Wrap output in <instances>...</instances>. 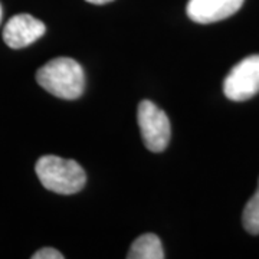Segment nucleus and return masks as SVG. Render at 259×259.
Here are the masks:
<instances>
[{"mask_svg": "<svg viewBox=\"0 0 259 259\" xmlns=\"http://www.w3.org/2000/svg\"><path fill=\"white\" fill-rule=\"evenodd\" d=\"M37 83L62 100H76L85 90V74L72 58H55L36 72Z\"/></svg>", "mask_w": 259, "mask_h": 259, "instance_id": "f257e3e1", "label": "nucleus"}, {"mask_svg": "<svg viewBox=\"0 0 259 259\" xmlns=\"http://www.w3.org/2000/svg\"><path fill=\"white\" fill-rule=\"evenodd\" d=\"M35 170L42 186L54 193L75 194L87 183V173L75 160L44 156L36 161Z\"/></svg>", "mask_w": 259, "mask_h": 259, "instance_id": "f03ea898", "label": "nucleus"}, {"mask_svg": "<svg viewBox=\"0 0 259 259\" xmlns=\"http://www.w3.org/2000/svg\"><path fill=\"white\" fill-rule=\"evenodd\" d=\"M137 121L143 143L153 153H161L170 143L171 128L167 114L154 102L144 100L139 104Z\"/></svg>", "mask_w": 259, "mask_h": 259, "instance_id": "7ed1b4c3", "label": "nucleus"}, {"mask_svg": "<svg viewBox=\"0 0 259 259\" xmlns=\"http://www.w3.org/2000/svg\"><path fill=\"white\" fill-rule=\"evenodd\" d=\"M223 93L231 101L242 102L259 93V55L246 56L225 78Z\"/></svg>", "mask_w": 259, "mask_h": 259, "instance_id": "20e7f679", "label": "nucleus"}, {"mask_svg": "<svg viewBox=\"0 0 259 259\" xmlns=\"http://www.w3.org/2000/svg\"><path fill=\"white\" fill-rule=\"evenodd\" d=\"M45 25L39 19L30 16L28 13H20L9 19L3 29V40L12 49H22L44 36Z\"/></svg>", "mask_w": 259, "mask_h": 259, "instance_id": "39448f33", "label": "nucleus"}, {"mask_svg": "<svg viewBox=\"0 0 259 259\" xmlns=\"http://www.w3.org/2000/svg\"><path fill=\"white\" fill-rule=\"evenodd\" d=\"M245 0H189L187 16L196 23H214L241 9Z\"/></svg>", "mask_w": 259, "mask_h": 259, "instance_id": "423d86ee", "label": "nucleus"}, {"mask_svg": "<svg viewBox=\"0 0 259 259\" xmlns=\"http://www.w3.org/2000/svg\"><path fill=\"white\" fill-rule=\"evenodd\" d=\"M164 249L161 241L154 233H144L133 242L127 258L128 259H163Z\"/></svg>", "mask_w": 259, "mask_h": 259, "instance_id": "0eeeda50", "label": "nucleus"}, {"mask_svg": "<svg viewBox=\"0 0 259 259\" xmlns=\"http://www.w3.org/2000/svg\"><path fill=\"white\" fill-rule=\"evenodd\" d=\"M242 223L245 231L249 232L250 235H259V180L256 192L243 209Z\"/></svg>", "mask_w": 259, "mask_h": 259, "instance_id": "6e6552de", "label": "nucleus"}, {"mask_svg": "<svg viewBox=\"0 0 259 259\" xmlns=\"http://www.w3.org/2000/svg\"><path fill=\"white\" fill-rule=\"evenodd\" d=\"M65 256L54 248H42L32 255V259H64Z\"/></svg>", "mask_w": 259, "mask_h": 259, "instance_id": "1a4fd4ad", "label": "nucleus"}, {"mask_svg": "<svg viewBox=\"0 0 259 259\" xmlns=\"http://www.w3.org/2000/svg\"><path fill=\"white\" fill-rule=\"evenodd\" d=\"M88 3H93V5H105V3H110L112 0H87Z\"/></svg>", "mask_w": 259, "mask_h": 259, "instance_id": "9d476101", "label": "nucleus"}, {"mask_svg": "<svg viewBox=\"0 0 259 259\" xmlns=\"http://www.w3.org/2000/svg\"><path fill=\"white\" fill-rule=\"evenodd\" d=\"M2 15H3V10H2V5H0V22H2Z\"/></svg>", "mask_w": 259, "mask_h": 259, "instance_id": "9b49d317", "label": "nucleus"}]
</instances>
